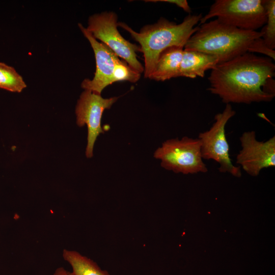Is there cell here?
<instances>
[{
    "instance_id": "obj_16",
    "label": "cell",
    "mask_w": 275,
    "mask_h": 275,
    "mask_svg": "<svg viewBox=\"0 0 275 275\" xmlns=\"http://www.w3.org/2000/svg\"><path fill=\"white\" fill-rule=\"evenodd\" d=\"M141 73L132 68L125 61L121 60L116 65L113 73V83L128 81L135 82L140 79Z\"/></svg>"
},
{
    "instance_id": "obj_10",
    "label": "cell",
    "mask_w": 275,
    "mask_h": 275,
    "mask_svg": "<svg viewBox=\"0 0 275 275\" xmlns=\"http://www.w3.org/2000/svg\"><path fill=\"white\" fill-rule=\"evenodd\" d=\"M78 24L92 46L96 61V71L94 77L92 79H84L81 87L85 90L101 95L105 88L113 83L114 70L120 60L105 45L98 42L81 23Z\"/></svg>"
},
{
    "instance_id": "obj_18",
    "label": "cell",
    "mask_w": 275,
    "mask_h": 275,
    "mask_svg": "<svg viewBox=\"0 0 275 275\" xmlns=\"http://www.w3.org/2000/svg\"><path fill=\"white\" fill-rule=\"evenodd\" d=\"M146 2H167L173 4H175L178 6L179 7L182 8L185 12L190 13L191 9L186 0H157V1H146Z\"/></svg>"
},
{
    "instance_id": "obj_19",
    "label": "cell",
    "mask_w": 275,
    "mask_h": 275,
    "mask_svg": "<svg viewBox=\"0 0 275 275\" xmlns=\"http://www.w3.org/2000/svg\"><path fill=\"white\" fill-rule=\"evenodd\" d=\"M53 275H74L72 272L66 270L64 267L57 268Z\"/></svg>"
},
{
    "instance_id": "obj_9",
    "label": "cell",
    "mask_w": 275,
    "mask_h": 275,
    "mask_svg": "<svg viewBox=\"0 0 275 275\" xmlns=\"http://www.w3.org/2000/svg\"><path fill=\"white\" fill-rule=\"evenodd\" d=\"M241 150L236 156V163L248 174L258 176L264 168L275 166V136L266 141L256 139L254 131H245L240 137Z\"/></svg>"
},
{
    "instance_id": "obj_2",
    "label": "cell",
    "mask_w": 275,
    "mask_h": 275,
    "mask_svg": "<svg viewBox=\"0 0 275 275\" xmlns=\"http://www.w3.org/2000/svg\"><path fill=\"white\" fill-rule=\"evenodd\" d=\"M202 17L201 14H189L179 24L160 18L156 23L144 26L139 32L123 22H118V26L127 31L139 43L144 58V76L149 78L160 53L171 46L184 48L188 39L198 30L199 26L196 25Z\"/></svg>"
},
{
    "instance_id": "obj_11",
    "label": "cell",
    "mask_w": 275,
    "mask_h": 275,
    "mask_svg": "<svg viewBox=\"0 0 275 275\" xmlns=\"http://www.w3.org/2000/svg\"><path fill=\"white\" fill-rule=\"evenodd\" d=\"M219 63L218 58L213 55L183 49L179 70V76L194 78L204 77L206 71L212 69Z\"/></svg>"
},
{
    "instance_id": "obj_6",
    "label": "cell",
    "mask_w": 275,
    "mask_h": 275,
    "mask_svg": "<svg viewBox=\"0 0 275 275\" xmlns=\"http://www.w3.org/2000/svg\"><path fill=\"white\" fill-rule=\"evenodd\" d=\"M117 15L112 11L95 14L89 17L86 29L95 39L100 40L119 58L141 74L144 68L138 60L136 53L140 51V48L122 36L117 29Z\"/></svg>"
},
{
    "instance_id": "obj_8",
    "label": "cell",
    "mask_w": 275,
    "mask_h": 275,
    "mask_svg": "<svg viewBox=\"0 0 275 275\" xmlns=\"http://www.w3.org/2000/svg\"><path fill=\"white\" fill-rule=\"evenodd\" d=\"M118 98H104L101 95L87 90L80 94L75 107V115L77 125L79 127L86 125L88 128L87 158L93 156L95 142L98 136L104 132L101 126L103 112L109 109Z\"/></svg>"
},
{
    "instance_id": "obj_12",
    "label": "cell",
    "mask_w": 275,
    "mask_h": 275,
    "mask_svg": "<svg viewBox=\"0 0 275 275\" xmlns=\"http://www.w3.org/2000/svg\"><path fill=\"white\" fill-rule=\"evenodd\" d=\"M183 52V47L176 46L163 50L149 78L157 81H164L179 77Z\"/></svg>"
},
{
    "instance_id": "obj_17",
    "label": "cell",
    "mask_w": 275,
    "mask_h": 275,
    "mask_svg": "<svg viewBox=\"0 0 275 275\" xmlns=\"http://www.w3.org/2000/svg\"><path fill=\"white\" fill-rule=\"evenodd\" d=\"M249 52L262 53L274 60L275 51L269 48L264 42L261 37L257 39L252 44Z\"/></svg>"
},
{
    "instance_id": "obj_1",
    "label": "cell",
    "mask_w": 275,
    "mask_h": 275,
    "mask_svg": "<svg viewBox=\"0 0 275 275\" xmlns=\"http://www.w3.org/2000/svg\"><path fill=\"white\" fill-rule=\"evenodd\" d=\"M274 74L271 59L246 52L211 69L208 90L226 104L269 102L275 96Z\"/></svg>"
},
{
    "instance_id": "obj_4",
    "label": "cell",
    "mask_w": 275,
    "mask_h": 275,
    "mask_svg": "<svg viewBox=\"0 0 275 275\" xmlns=\"http://www.w3.org/2000/svg\"><path fill=\"white\" fill-rule=\"evenodd\" d=\"M214 17L240 29L257 31L267 19L264 0H216L200 22L203 24Z\"/></svg>"
},
{
    "instance_id": "obj_3",
    "label": "cell",
    "mask_w": 275,
    "mask_h": 275,
    "mask_svg": "<svg viewBox=\"0 0 275 275\" xmlns=\"http://www.w3.org/2000/svg\"><path fill=\"white\" fill-rule=\"evenodd\" d=\"M260 37L259 31L240 29L216 19L201 24L184 49L213 55L222 63L249 52L254 41Z\"/></svg>"
},
{
    "instance_id": "obj_15",
    "label": "cell",
    "mask_w": 275,
    "mask_h": 275,
    "mask_svg": "<svg viewBox=\"0 0 275 275\" xmlns=\"http://www.w3.org/2000/svg\"><path fill=\"white\" fill-rule=\"evenodd\" d=\"M267 19L260 32L261 38L270 49L275 48V1L264 0Z\"/></svg>"
},
{
    "instance_id": "obj_7",
    "label": "cell",
    "mask_w": 275,
    "mask_h": 275,
    "mask_svg": "<svg viewBox=\"0 0 275 275\" xmlns=\"http://www.w3.org/2000/svg\"><path fill=\"white\" fill-rule=\"evenodd\" d=\"M236 114L230 104H227L221 113L214 117V122L209 130L199 134L203 159H212L219 165L218 170L234 176H241L239 167L233 164L229 154V145L226 139L225 127L228 121Z\"/></svg>"
},
{
    "instance_id": "obj_14",
    "label": "cell",
    "mask_w": 275,
    "mask_h": 275,
    "mask_svg": "<svg viewBox=\"0 0 275 275\" xmlns=\"http://www.w3.org/2000/svg\"><path fill=\"white\" fill-rule=\"evenodd\" d=\"M26 87L23 78L13 67L0 63V89L20 93Z\"/></svg>"
},
{
    "instance_id": "obj_5",
    "label": "cell",
    "mask_w": 275,
    "mask_h": 275,
    "mask_svg": "<svg viewBox=\"0 0 275 275\" xmlns=\"http://www.w3.org/2000/svg\"><path fill=\"white\" fill-rule=\"evenodd\" d=\"M164 169L183 174L205 173L208 171L203 161L199 139L184 136L164 141L154 153Z\"/></svg>"
},
{
    "instance_id": "obj_13",
    "label": "cell",
    "mask_w": 275,
    "mask_h": 275,
    "mask_svg": "<svg viewBox=\"0 0 275 275\" xmlns=\"http://www.w3.org/2000/svg\"><path fill=\"white\" fill-rule=\"evenodd\" d=\"M62 256L71 266L74 275H110L93 260L78 252L64 249Z\"/></svg>"
}]
</instances>
